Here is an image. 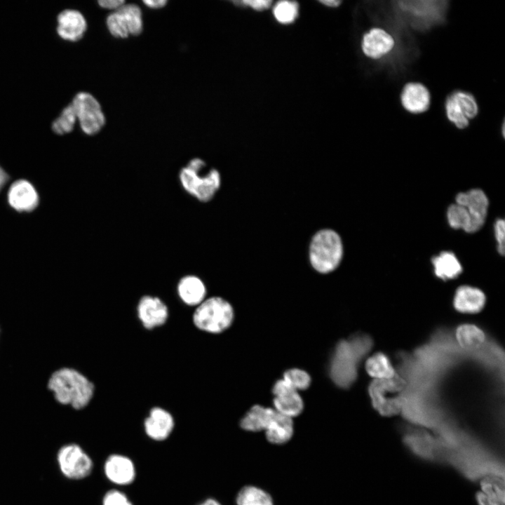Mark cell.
Masks as SVG:
<instances>
[{"label":"cell","mask_w":505,"mask_h":505,"mask_svg":"<svg viewBox=\"0 0 505 505\" xmlns=\"http://www.w3.org/2000/svg\"><path fill=\"white\" fill-rule=\"evenodd\" d=\"M143 3L148 7L151 8H160L163 7L166 4L167 1L166 0H149V1H143Z\"/></svg>","instance_id":"74e56055"},{"label":"cell","mask_w":505,"mask_h":505,"mask_svg":"<svg viewBox=\"0 0 505 505\" xmlns=\"http://www.w3.org/2000/svg\"><path fill=\"white\" fill-rule=\"evenodd\" d=\"M107 26L111 34L114 37L124 39L130 35L123 18L116 11L108 15Z\"/></svg>","instance_id":"1f68e13d"},{"label":"cell","mask_w":505,"mask_h":505,"mask_svg":"<svg viewBox=\"0 0 505 505\" xmlns=\"http://www.w3.org/2000/svg\"><path fill=\"white\" fill-rule=\"evenodd\" d=\"M485 303V295L482 290L469 285L459 287L454 297V308L462 313L479 312Z\"/></svg>","instance_id":"d6986e66"},{"label":"cell","mask_w":505,"mask_h":505,"mask_svg":"<svg viewBox=\"0 0 505 505\" xmlns=\"http://www.w3.org/2000/svg\"><path fill=\"white\" fill-rule=\"evenodd\" d=\"M235 4H243V6H248L256 11H262L268 8L272 1H268V0H257V1H249V0H245V1H234Z\"/></svg>","instance_id":"e575fe53"},{"label":"cell","mask_w":505,"mask_h":505,"mask_svg":"<svg viewBox=\"0 0 505 505\" xmlns=\"http://www.w3.org/2000/svg\"><path fill=\"white\" fill-rule=\"evenodd\" d=\"M321 2L323 4H325V6H330V7H337L341 4L340 1H335V0L321 1Z\"/></svg>","instance_id":"ab89813d"},{"label":"cell","mask_w":505,"mask_h":505,"mask_svg":"<svg viewBox=\"0 0 505 505\" xmlns=\"http://www.w3.org/2000/svg\"><path fill=\"white\" fill-rule=\"evenodd\" d=\"M198 505H221L219 501L213 499H207Z\"/></svg>","instance_id":"60d3db41"},{"label":"cell","mask_w":505,"mask_h":505,"mask_svg":"<svg viewBox=\"0 0 505 505\" xmlns=\"http://www.w3.org/2000/svg\"><path fill=\"white\" fill-rule=\"evenodd\" d=\"M476 499L478 505H499V504L490 500L484 493L478 492L476 494Z\"/></svg>","instance_id":"8d00e7d4"},{"label":"cell","mask_w":505,"mask_h":505,"mask_svg":"<svg viewBox=\"0 0 505 505\" xmlns=\"http://www.w3.org/2000/svg\"><path fill=\"white\" fill-rule=\"evenodd\" d=\"M343 244L339 235L330 229L318 231L312 237L309 249V262L320 274H329L340 264Z\"/></svg>","instance_id":"5b68a950"},{"label":"cell","mask_w":505,"mask_h":505,"mask_svg":"<svg viewBox=\"0 0 505 505\" xmlns=\"http://www.w3.org/2000/svg\"><path fill=\"white\" fill-rule=\"evenodd\" d=\"M240 426L248 431H265L267 440L273 444L287 443L293 434L291 418L284 416L275 409L260 405L252 406L241 419Z\"/></svg>","instance_id":"7a4b0ae2"},{"label":"cell","mask_w":505,"mask_h":505,"mask_svg":"<svg viewBox=\"0 0 505 505\" xmlns=\"http://www.w3.org/2000/svg\"><path fill=\"white\" fill-rule=\"evenodd\" d=\"M394 46L393 37L380 28H373L363 38L361 47L364 54L372 59H379L389 53Z\"/></svg>","instance_id":"5bb4252c"},{"label":"cell","mask_w":505,"mask_h":505,"mask_svg":"<svg viewBox=\"0 0 505 505\" xmlns=\"http://www.w3.org/2000/svg\"><path fill=\"white\" fill-rule=\"evenodd\" d=\"M432 264L435 275L443 281L457 278L463 269L456 255L450 251H443L433 257Z\"/></svg>","instance_id":"44dd1931"},{"label":"cell","mask_w":505,"mask_h":505,"mask_svg":"<svg viewBox=\"0 0 505 505\" xmlns=\"http://www.w3.org/2000/svg\"><path fill=\"white\" fill-rule=\"evenodd\" d=\"M237 505H274L270 494L264 490L248 485L243 487L236 497Z\"/></svg>","instance_id":"cb8c5ba5"},{"label":"cell","mask_w":505,"mask_h":505,"mask_svg":"<svg viewBox=\"0 0 505 505\" xmlns=\"http://www.w3.org/2000/svg\"><path fill=\"white\" fill-rule=\"evenodd\" d=\"M371 346L370 338L364 335H355L337 344L331 359L330 373L338 386L347 388L354 383L357 377V365Z\"/></svg>","instance_id":"6da1fadb"},{"label":"cell","mask_w":505,"mask_h":505,"mask_svg":"<svg viewBox=\"0 0 505 505\" xmlns=\"http://www.w3.org/2000/svg\"><path fill=\"white\" fill-rule=\"evenodd\" d=\"M456 338L462 348L474 350L480 347L484 342L485 335L477 326L464 324L457 328Z\"/></svg>","instance_id":"603a6c76"},{"label":"cell","mask_w":505,"mask_h":505,"mask_svg":"<svg viewBox=\"0 0 505 505\" xmlns=\"http://www.w3.org/2000/svg\"><path fill=\"white\" fill-rule=\"evenodd\" d=\"M283 379L287 381L297 391L308 389L311 382L309 373L299 368H292L286 370L283 374Z\"/></svg>","instance_id":"f546056e"},{"label":"cell","mask_w":505,"mask_h":505,"mask_svg":"<svg viewBox=\"0 0 505 505\" xmlns=\"http://www.w3.org/2000/svg\"><path fill=\"white\" fill-rule=\"evenodd\" d=\"M179 180L183 189L200 202L211 201L221 185V175L213 168H207L206 162L200 158L191 159L179 173Z\"/></svg>","instance_id":"3957f363"},{"label":"cell","mask_w":505,"mask_h":505,"mask_svg":"<svg viewBox=\"0 0 505 505\" xmlns=\"http://www.w3.org/2000/svg\"><path fill=\"white\" fill-rule=\"evenodd\" d=\"M481 492L490 500L504 505V482L499 476L490 475L483 478L480 482Z\"/></svg>","instance_id":"484cf974"},{"label":"cell","mask_w":505,"mask_h":505,"mask_svg":"<svg viewBox=\"0 0 505 505\" xmlns=\"http://www.w3.org/2000/svg\"><path fill=\"white\" fill-rule=\"evenodd\" d=\"M82 130L88 135L98 133L105 123V116L98 101L90 93H78L71 103Z\"/></svg>","instance_id":"52a82bcc"},{"label":"cell","mask_w":505,"mask_h":505,"mask_svg":"<svg viewBox=\"0 0 505 505\" xmlns=\"http://www.w3.org/2000/svg\"><path fill=\"white\" fill-rule=\"evenodd\" d=\"M104 471L106 477L113 483L126 485L131 483L135 477L133 462L121 454H112L105 461Z\"/></svg>","instance_id":"4fadbf2b"},{"label":"cell","mask_w":505,"mask_h":505,"mask_svg":"<svg viewBox=\"0 0 505 505\" xmlns=\"http://www.w3.org/2000/svg\"><path fill=\"white\" fill-rule=\"evenodd\" d=\"M116 11L123 18L129 34L137 35L142 32L143 28L142 11L137 5L123 4Z\"/></svg>","instance_id":"d4e9b609"},{"label":"cell","mask_w":505,"mask_h":505,"mask_svg":"<svg viewBox=\"0 0 505 505\" xmlns=\"http://www.w3.org/2000/svg\"><path fill=\"white\" fill-rule=\"evenodd\" d=\"M137 314L143 327L152 330L166 323L169 312L167 305L159 297L142 296L137 306Z\"/></svg>","instance_id":"30bf717a"},{"label":"cell","mask_w":505,"mask_h":505,"mask_svg":"<svg viewBox=\"0 0 505 505\" xmlns=\"http://www.w3.org/2000/svg\"><path fill=\"white\" fill-rule=\"evenodd\" d=\"M403 107L412 114L426 112L430 106V93L428 89L419 83L406 84L400 95Z\"/></svg>","instance_id":"2e32d148"},{"label":"cell","mask_w":505,"mask_h":505,"mask_svg":"<svg viewBox=\"0 0 505 505\" xmlns=\"http://www.w3.org/2000/svg\"><path fill=\"white\" fill-rule=\"evenodd\" d=\"M494 231L495 239L497 243L498 252L504 255V241H505V223L503 219H497L494 225Z\"/></svg>","instance_id":"836d02e7"},{"label":"cell","mask_w":505,"mask_h":505,"mask_svg":"<svg viewBox=\"0 0 505 505\" xmlns=\"http://www.w3.org/2000/svg\"><path fill=\"white\" fill-rule=\"evenodd\" d=\"M367 372L377 380L391 379L395 377L394 369L389 358L383 353H377L365 363Z\"/></svg>","instance_id":"7402d4cb"},{"label":"cell","mask_w":505,"mask_h":505,"mask_svg":"<svg viewBox=\"0 0 505 505\" xmlns=\"http://www.w3.org/2000/svg\"><path fill=\"white\" fill-rule=\"evenodd\" d=\"M58 33L64 39L72 41L82 38L86 29L83 15L75 10H65L58 17Z\"/></svg>","instance_id":"e0dca14e"},{"label":"cell","mask_w":505,"mask_h":505,"mask_svg":"<svg viewBox=\"0 0 505 505\" xmlns=\"http://www.w3.org/2000/svg\"><path fill=\"white\" fill-rule=\"evenodd\" d=\"M455 100L464 115L469 120L476 116L478 109L476 100L471 94L456 91L451 95Z\"/></svg>","instance_id":"f1b7e54d"},{"label":"cell","mask_w":505,"mask_h":505,"mask_svg":"<svg viewBox=\"0 0 505 505\" xmlns=\"http://www.w3.org/2000/svg\"><path fill=\"white\" fill-rule=\"evenodd\" d=\"M445 110L448 119L454 123L457 128L463 129L469 126V120L464 115L455 100L451 95L446 100Z\"/></svg>","instance_id":"4dcf8cb0"},{"label":"cell","mask_w":505,"mask_h":505,"mask_svg":"<svg viewBox=\"0 0 505 505\" xmlns=\"http://www.w3.org/2000/svg\"><path fill=\"white\" fill-rule=\"evenodd\" d=\"M177 292L185 304L197 307L206 299L207 290L202 279L196 275L189 274L179 280Z\"/></svg>","instance_id":"ac0fdd59"},{"label":"cell","mask_w":505,"mask_h":505,"mask_svg":"<svg viewBox=\"0 0 505 505\" xmlns=\"http://www.w3.org/2000/svg\"><path fill=\"white\" fill-rule=\"evenodd\" d=\"M7 180H8V177H7L6 173L0 167V189L4 185V184L7 181Z\"/></svg>","instance_id":"f35d334b"},{"label":"cell","mask_w":505,"mask_h":505,"mask_svg":"<svg viewBox=\"0 0 505 505\" xmlns=\"http://www.w3.org/2000/svg\"><path fill=\"white\" fill-rule=\"evenodd\" d=\"M388 380L377 379L370 386V395L374 407L385 416L398 413L401 407L400 400L391 399L384 396Z\"/></svg>","instance_id":"ffe728a7"},{"label":"cell","mask_w":505,"mask_h":505,"mask_svg":"<svg viewBox=\"0 0 505 505\" xmlns=\"http://www.w3.org/2000/svg\"><path fill=\"white\" fill-rule=\"evenodd\" d=\"M455 203L463 206L477 231L480 230L485 224L489 206V201L485 192L480 189L460 192L455 197Z\"/></svg>","instance_id":"8fae6325"},{"label":"cell","mask_w":505,"mask_h":505,"mask_svg":"<svg viewBox=\"0 0 505 505\" xmlns=\"http://www.w3.org/2000/svg\"><path fill=\"white\" fill-rule=\"evenodd\" d=\"M76 120L74 109L70 104L62 110L60 116L53 122L52 128L55 133L60 135L69 133L73 130Z\"/></svg>","instance_id":"4316f807"},{"label":"cell","mask_w":505,"mask_h":505,"mask_svg":"<svg viewBox=\"0 0 505 505\" xmlns=\"http://www.w3.org/2000/svg\"><path fill=\"white\" fill-rule=\"evenodd\" d=\"M273 13L276 19L281 23H290L295 20L298 13V4L296 2L281 1L276 4Z\"/></svg>","instance_id":"83f0119b"},{"label":"cell","mask_w":505,"mask_h":505,"mask_svg":"<svg viewBox=\"0 0 505 505\" xmlns=\"http://www.w3.org/2000/svg\"><path fill=\"white\" fill-rule=\"evenodd\" d=\"M10 205L19 211H29L36 208L39 202L38 194L34 187L27 181L15 182L8 193Z\"/></svg>","instance_id":"9a60e30c"},{"label":"cell","mask_w":505,"mask_h":505,"mask_svg":"<svg viewBox=\"0 0 505 505\" xmlns=\"http://www.w3.org/2000/svg\"><path fill=\"white\" fill-rule=\"evenodd\" d=\"M99 5L107 9H114L116 11L122 5L124 4V1L122 0H101L98 1Z\"/></svg>","instance_id":"d590c367"},{"label":"cell","mask_w":505,"mask_h":505,"mask_svg":"<svg viewBox=\"0 0 505 505\" xmlns=\"http://www.w3.org/2000/svg\"><path fill=\"white\" fill-rule=\"evenodd\" d=\"M274 409L290 418L299 415L304 409V403L298 391L284 379L276 382L272 389Z\"/></svg>","instance_id":"9c48e42d"},{"label":"cell","mask_w":505,"mask_h":505,"mask_svg":"<svg viewBox=\"0 0 505 505\" xmlns=\"http://www.w3.org/2000/svg\"><path fill=\"white\" fill-rule=\"evenodd\" d=\"M174 426L175 422L172 415L160 407L152 408L144 422L146 434L156 441L166 439L172 433Z\"/></svg>","instance_id":"7c38bea8"},{"label":"cell","mask_w":505,"mask_h":505,"mask_svg":"<svg viewBox=\"0 0 505 505\" xmlns=\"http://www.w3.org/2000/svg\"><path fill=\"white\" fill-rule=\"evenodd\" d=\"M102 505H133L128 497L119 490H110L103 497Z\"/></svg>","instance_id":"d6a6232c"},{"label":"cell","mask_w":505,"mask_h":505,"mask_svg":"<svg viewBox=\"0 0 505 505\" xmlns=\"http://www.w3.org/2000/svg\"><path fill=\"white\" fill-rule=\"evenodd\" d=\"M234 318L231 304L224 298L215 296L206 298L196 307L192 320L198 329L218 334L231 326Z\"/></svg>","instance_id":"8992f818"},{"label":"cell","mask_w":505,"mask_h":505,"mask_svg":"<svg viewBox=\"0 0 505 505\" xmlns=\"http://www.w3.org/2000/svg\"><path fill=\"white\" fill-rule=\"evenodd\" d=\"M57 459L62 474L70 479L84 478L92 471L91 459L76 444L72 443L62 446L58 452Z\"/></svg>","instance_id":"ba28073f"},{"label":"cell","mask_w":505,"mask_h":505,"mask_svg":"<svg viewBox=\"0 0 505 505\" xmlns=\"http://www.w3.org/2000/svg\"><path fill=\"white\" fill-rule=\"evenodd\" d=\"M48 387L60 403L69 404L78 410L89 403L94 393L93 384L80 372L70 368L56 371L49 380Z\"/></svg>","instance_id":"277c9868"}]
</instances>
